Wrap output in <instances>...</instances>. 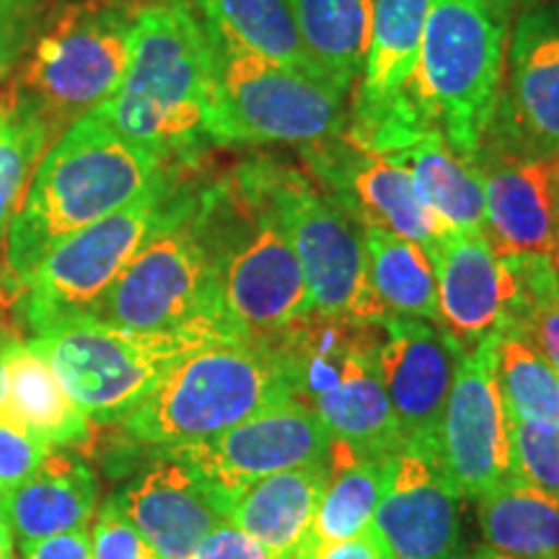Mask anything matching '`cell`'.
Instances as JSON below:
<instances>
[{
    "instance_id": "obj_1",
    "label": "cell",
    "mask_w": 559,
    "mask_h": 559,
    "mask_svg": "<svg viewBox=\"0 0 559 559\" xmlns=\"http://www.w3.org/2000/svg\"><path fill=\"white\" fill-rule=\"evenodd\" d=\"M166 164L96 115L62 132L41 156L0 247V298L19 300L26 280L60 241L169 179Z\"/></svg>"
},
{
    "instance_id": "obj_2",
    "label": "cell",
    "mask_w": 559,
    "mask_h": 559,
    "mask_svg": "<svg viewBox=\"0 0 559 559\" xmlns=\"http://www.w3.org/2000/svg\"><path fill=\"white\" fill-rule=\"evenodd\" d=\"M213 39L190 0H145L132 16V52L120 88L96 115L164 160L210 143Z\"/></svg>"
},
{
    "instance_id": "obj_3",
    "label": "cell",
    "mask_w": 559,
    "mask_h": 559,
    "mask_svg": "<svg viewBox=\"0 0 559 559\" xmlns=\"http://www.w3.org/2000/svg\"><path fill=\"white\" fill-rule=\"evenodd\" d=\"M198 207L218 264L223 306L243 337L267 340L313 311L272 192V166H243L210 187Z\"/></svg>"
},
{
    "instance_id": "obj_4",
    "label": "cell",
    "mask_w": 559,
    "mask_h": 559,
    "mask_svg": "<svg viewBox=\"0 0 559 559\" xmlns=\"http://www.w3.org/2000/svg\"><path fill=\"white\" fill-rule=\"evenodd\" d=\"M132 16L122 0H79L39 24L3 91L41 122L50 143L120 88Z\"/></svg>"
},
{
    "instance_id": "obj_5",
    "label": "cell",
    "mask_w": 559,
    "mask_h": 559,
    "mask_svg": "<svg viewBox=\"0 0 559 559\" xmlns=\"http://www.w3.org/2000/svg\"><path fill=\"white\" fill-rule=\"evenodd\" d=\"M91 319L145 334L198 332L223 342L247 340L223 306L218 264L198 198H174L169 218L132 257Z\"/></svg>"
},
{
    "instance_id": "obj_6",
    "label": "cell",
    "mask_w": 559,
    "mask_h": 559,
    "mask_svg": "<svg viewBox=\"0 0 559 559\" xmlns=\"http://www.w3.org/2000/svg\"><path fill=\"white\" fill-rule=\"evenodd\" d=\"M290 400L283 362L264 342H215L177 362L122 425L145 449H179Z\"/></svg>"
},
{
    "instance_id": "obj_7",
    "label": "cell",
    "mask_w": 559,
    "mask_h": 559,
    "mask_svg": "<svg viewBox=\"0 0 559 559\" xmlns=\"http://www.w3.org/2000/svg\"><path fill=\"white\" fill-rule=\"evenodd\" d=\"M508 16L485 0H432L412 96L453 153L474 160L495 120L506 73Z\"/></svg>"
},
{
    "instance_id": "obj_8",
    "label": "cell",
    "mask_w": 559,
    "mask_h": 559,
    "mask_svg": "<svg viewBox=\"0 0 559 559\" xmlns=\"http://www.w3.org/2000/svg\"><path fill=\"white\" fill-rule=\"evenodd\" d=\"M210 39V143H285L309 148L347 130V91L334 81L267 60L215 34Z\"/></svg>"
},
{
    "instance_id": "obj_9",
    "label": "cell",
    "mask_w": 559,
    "mask_h": 559,
    "mask_svg": "<svg viewBox=\"0 0 559 559\" xmlns=\"http://www.w3.org/2000/svg\"><path fill=\"white\" fill-rule=\"evenodd\" d=\"M215 342L223 340L198 332H130L83 317L52 326L26 345L52 368L91 423L115 425L148 400L177 362Z\"/></svg>"
},
{
    "instance_id": "obj_10",
    "label": "cell",
    "mask_w": 559,
    "mask_h": 559,
    "mask_svg": "<svg viewBox=\"0 0 559 559\" xmlns=\"http://www.w3.org/2000/svg\"><path fill=\"white\" fill-rule=\"evenodd\" d=\"M174 198L171 181L164 179L130 205L60 241L21 288L16 306L26 330L37 337L91 317L132 257L169 218Z\"/></svg>"
},
{
    "instance_id": "obj_11",
    "label": "cell",
    "mask_w": 559,
    "mask_h": 559,
    "mask_svg": "<svg viewBox=\"0 0 559 559\" xmlns=\"http://www.w3.org/2000/svg\"><path fill=\"white\" fill-rule=\"evenodd\" d=\"M272 192L304 270L311 309L332 319H389L370 285L362 226L347 207L304 174L280 166H272Z\"/></svg>"
},
{
    "instance_id": "obj_12",
    "label": "cell",
    "mask_w": 559,
    "mask_h": 559,
    "mask_svg": "<svg viewBox=\"0 0 559 559\" xmlns=\"http://www.w3.org/2000/svg\"><path fill=\"white\" fill-rule=\"evenodd\" d=\"M330 430L317 412L290 400L257 412L218 438L169 451L202 474L228 515L230 502L249 485L272 474L321 464L330 456Z\"/></svg>"
},
{
    "instance_id": "obj_13",
    "label": "cell",
    "mask_w": 559,
    "mask_h": 559,
    "mask_svg": "<svg viewBox=\"0 0 559 559\" xmlns=\"http://www.w3.org/2000/svg\"><path fill=\"white\" fill-rule=\"evenodd\" d=\"M438 456L461 498L479 500L513 477L510 417L495 381L492 337L461 353L438 428Z\"/></svg>"
},
{
    "instance_id": "obj_14",
    "label": "cell",
    "mask_w": 559,
    "mask_h": 559,
    "mask_svg": "<svg viewBox=\"0 0 559 559\" xmlns=\"http://www.w3.org/2000/svg\"><path fill=\"white\" fill-rule=\"evenodd\" d=\"M485 143L559 153V3L531 5L515 21L498 111Z\"/></svg>"
},
{
    "instance_id": "obj_15",
    "label": "cell",
    "mask_w": 559,
    "mask_h": 559,
    "mask_svg": "<svg viewBox=\"0 0 559 559\" xmlns=\"http://www.w3.org/2000/svg\"><path fill=\"white\" fill-rule=\"evenodd\" d=\"M373 523L396 559H461V495L438 456V443H402L383 466Z\"/></svg>"
},
{
    "instance_id": "obj_16",
    "label": "cell",
    "mask_w": 559,
    "mask_h": 559,
    "mask_svg": "<svg viewBox=\"0 0 559 559\" xmlns=\"http://www.w3.org/2000/svg\"><path fill=\"white\" fill-rule=\"evenodd\" d=\"M485 179V239L498 257H542L559 270V153L485 143L474 156Z\"/></svg>"
},
{
    "instance_id": "obj_17",
    "label": "cell",
    "mask_w": 559,
    "mask_h": 559,
    "mask_svg": "<svg viewBox=\"0 0 559 559\" xmlns=\"http://www.w3.org/2000/svg\"><path fill=\"white\" fill-rule=\"evenodd\" d=\"M311 148V169L324 181L321 187L337 198L362 228H381L415 241L428 251L432 264L438 262L440 247L451 234L419 198L404 166L355 148L345 138L342 143L326 140Z\"/></svg>"
},
{
    "instance_id": "obj_18",
    "label": "cell",
    "mask_w": 559,
    "mask_h": 559,
    "mask_svg": "<svg viewBox=\"0 0 559 559\" xmlns=\"http://www.w3.org/2000/svg\"><path fill=\"white\" fill-rule=\"evenodd\" d=\"M156 451L109 502L160 559H192L210 531L228 521L226 506L192 464L169 449Z\"/></svg>"
},
{
    "instance_id": "obj_19",
    "label": "cell",
    "mask_w": 559,
    "mask_h": 559,
    "mask_svg": "<svg viewBox=\"0 0 559 559\" xmlns=\"http://www.w3.org/2000/svg\"><path fill=\"white\" fill-rule=\"evenodd\" d=\"M461 353L456 340L423 319H383L379 370L402 443H438Z\"/></svg>"
},
{
    "instance_id": "obj_20",
    "label": "cell",
    "mask_w": 559,
    "mask_h": 559,
    "mask_svg": "<svg viewBox=\"0 0 559 559\" xmlns=\"http://www.w3.org/2000/svg\"><path fill=\"white\" fill-rule=\"evenodd\" d=\"M438 326L472 349L510 324L515 280L481 234L445 236L436 262Z\"/></svg>"
},
{
    "instance_id": "obj_21",
    "label": "cell",
    "mask_w": 559,
    "mask_h": 559,
    "mask_svg": "<svg viewBox=\"0 0 559 559\" xmlns=\"http://www.w3.org/2000/svg\"><path fill=\"white\" fill-rule=\"evenodd\" d=\"M96 498L99 481L86 461L68 449H50L29 479L0 495V510L11 523L13 542L26 547L88 526Z\"/></svg>"
},
{
    "instance_id": "obj_22",
    "label": "cell",
    "mask_w": 559,
    "mask_h": 559,
    "mask_svg": "<svg viewBox=\"0 0 559 559\" xmlns=\"http://www.w3.org/2000/svg\"><path fill=\"white\" fill-rule=\"evenodd\" d=\"M430 3L432 0H373L370 50L349 128L381 120L400 104L415 75Z\"/></svg>"
},
{
    "instance_id": "obj_23",
    "label": "cell",
    "mask_w": 559,
    "mask_h": 559,
    "mask_svg": "<svg viewBox=\"0 0 559 559\" xmlns=\"http://www.w3.org/2000/svg\"><path fill=\"white\" fill-rule=\"evenodd\" d=\"M330 481V461L280 472L249 485L230 502L228 521L277 555L296 559L311 539L319 502Z\"/></svg>"
},
{
    "instance_id": "obj_24",
    "label": "cell",
    "mask_w": 559,
    "mask_h": 559,
    "mask_svg": "<svg viewBox=\"0 0 559 559\" xmlns=\"http://www.w3.org/2000/svg\"><path fill=\"white\" fill-rule=\"evenodd\" d=\"M386 158L404 166L425 200L449 234L485 236V179L477 164L451 151L440 132L430 130Z\"/></svg>"
},
{
    "instance_id": "obj_25",
    "label": "cell",
    "mask_w": 559,
    "mask_h": 559,
    "mask_svg": "<svg viewBox=\"0 0 559 559\" xmlns=\"http://www.w3.org/2000/svg\"><path fill=\"white\" fill-rule=\"evenodd\" d=\"M379 349L360 355L337 389L311 404L332 438L353 445L362 456L386 461L402 449L394 409L383 389Z\"/></svg>"
},
{
    "instance_id": "obj_26",
    "label": "cell",
    "mask_w": 559,
    "mask_h": 559,
    "mask_svg": "<svg viewBox=\"0 0 559 559\" xmlns=\"http://www.w3.org/2000/svg\"><path fill=\"white\" fill-rule=\"evenodd\" d=\"M0 417L26 428L50 449H83L91 438V419L70 400L52 368L21 340L11 349L9 394Z\"/></svg>"
},
{
    "instance_id": "obj_27",
    "label": "cell",
    "mask_w": 559,
    "mask_h": 559,
    "mask_svg": "<svg viewBox=\"0 0 559 559\" xmlns=\"http://www.w3.org/2000/svg\"><path fill=\"white\" fill-rule=\"evenodd\" d=\"M300 41L324 79L349 91L360 79L373 32V0H285Z\"/></svg>"
},
{
    "instance_id": "obj_28",
    "label": "cell",
    "mask_w": 559,
    "mask_h": 559,
    "mask_svg": "<svg viewBox=\"0 0 559 559\" xmlns=\"http://www.w3.org/2000/svg\"><path fill=\"white\" fill-rule=\"evenodd\" d=\"M487 547L519 559H559V498L510 477L479 498Z\"/></svg>"
},
{
    "instance_id": "obj_29",
    "label": "cell",
    "mask_w": 559,
    "mask_h": 559,
    "mask_svg": "<svg viewBox=\"0 0 559 559\" xmlns=\"http://www.w3.org/2000/svg\"><path fill=\"white\" fill-rule=\"evenodd\" d=\"M368 275L389 317L438 324L436 264L419 243L381 228H362Z\"/></svg>"
},
{
    "instance_id": "obj_30",
    "label": "cell",
    "mask_w": 559,
    "mask_h": 559,
    "mask_svg": "<svg viewBox=\"0 0 559 559\" xmlns=\"http://www.w3.org/2000/svg\"><path fill=\"white\" fill-rule=\"evenodd\" d=\"M326 461H330V481L313 521V542H340L360 534L368 523H373L383 492L386 461L362 456L337 438H332Z\"/></svg>"
},
{
    "instance_id": "obj_31",
    "label": "cell",
    "mask_w": 559,
    "mask_h": 559,
    "mask_svg": "<svg viewBox=\"0 0 559 559\" xmlns=\"http://www.w3.org/2000/svg\"><path fill=\"white\" fill-rule=\"evenodd\" d=\"M210 34L230 39L262 58L319 73L285 0H200ZM321 75V73H319Z\"/></svg>"
},
{
    "instance_id": "obj_32",
    "label": "cell",
    "mask_w": 559,
    "mask_h": 559,
    "mask_svg": "<svg viewBox=\"0 0 559 559\" xmlns=\"http://www.w3.org/2000/svg\"><path fill=\"white\" fill-rule=\"evenodd\" d=\"M492 355L508 417L559 425V373L528 334L506 326L492 337Z\"/></svg>"
},
{
    "instance_id": "obj_33",
    "label": "cell",
    "mask_w": 559,
    "mask_h": 559,
    "mask_svg": "<svg viewBox=\"0 0 559 559\" xmlns=\"http://www.w3.org/2000/svg\"><path fill=\"white\" fill-rule=\"evenodd\" d=\"M50 145L41 122L0 91V247Z\"/></svg>"
},
{
    "instance_id": "obj_34",
    "label": "cell",
    "mask_w": 559,
    "mask_h": 559,
    "mask_svg": "<svg viewBox=\"0 0 559 559\" xmlns=\"http://www.w3.org/2000/svg\"><path fill=\"white\" fill-rule=\"evenodd\" d=\"M515 280L510 324L526 332L559 373V275L542 257H502Z\"/></svg>"
},
{
    "instance_id": "obj_35",
    "label": "cell",
    "mask_w": 559,
    "mask_h": 559,
    "mask_svg": "<svg viewBox=\"0 0 559 559\" xmlns=\"http://www.w3.org/2000/svg\"><path fill=\"white\" fill-rule=\"evenodd\" d=\"M513 477L559 498V425L510 417Z\"/></svg>"
},
{
    "instance_id": "obj_36",
    "label": "cell",
    "mask_w": 559,
    "mask_h": 559,
    "mask_svg": "<svg viewBox=\"0 0 559 559\" xmlns=\"http://www.w3.org/2000/svg\"><path fill=\"white\" fill-rule=\"evenodd\" d=\"M50 453V445L21 425L0 417V495L29 479Z\"/></svg>"
},
{
    "instance_id": "obj_37",
    "label": "cell",
    "mask_w": 559,
    "mask_h": 559,
    "mask_svg": "<svg viewBox=\"0 0 559 559\" xmlns=\"http://www.w3.org/2000/svg\"><path fill=\"white\" fill-rule=\"evenodd\" d=\"M94 559H160L135 526L107 500L91 528Z\"/></svg>"
},
{
    "instance_id": "obj_38",
    "label": "cell",
    "mask_w": 559,
    "mask_h": 559,
    "mask_svg": "<svg viewBox=\"0 0 559 559\" xmlns=\"http://www.w3.org/2000/svg\"><path fill=\"white\" fill-rule=\"evenodd\" d=\"M45 3L47 0H0V50L16 62L45 21Z\"/></svg>"
},
{
    "instance_id": "obj_39",
    "label": "cell",
    "mask_w": 559,
    "mask_h": 559,
    "mask_svg": "<svg viewBox=\"0 0 559 559\" xmlns=\"http://www.w3.org/2000/svg\"><path fill=\"white\" fill-rule=\"evenodd\" d=\"M296 559H396L376 523H368L360 534L340 542H313L300 547Z\"/></svg>"
},
{
    "instance_id": "obj_40",
    "label": "cell",
    "mask_w": 559,
    "mask_h": 559,
    "mask_svg": "<svg viewBox=\"0 0 559 559\" xmlns=\"http://www.w3.org/2000/svg\"><path fill=\"white\" fill-rule=\"evenodd\" d=\"M192 559H288L270 547H264L262 542H257L254 536H249L247 531L226 521L218 528H213L205 539L200 542V547L194 549Z\"/></svg>"
},
{
    "instance_id": "obj_41",
    "label": "cell",
    "mask_w": 559,
    "mask_h": 559,
    "mask_svg": "<svg viewBox=\"0 0 559 559\" xmlns=\"http://www.w3.org/2000/svg\"><path fill=\"white\" fill-rule=\"evenodd\" d=\"M21 555H24V559H94L91 531L88 526H83L50 536V539L26 544V547H21Z\"/></svg>"
},
{
    "instance_id": "obj_42",
    "label": "cell",
    "mask_w": 559,
    "mask_h": 559,
    "mask_svg": "<svg viewBox=\"0 0 559 559\" xmlns=\"http://www.w3.org/2000/svg\"><path fill=\"white\" fill-rule=\"evenodd\" d=\"M13 345H16V337L5 332L0 334V409H3L5 394H9V358Z\"/></svg>"
},
{
    "instance_id": "obj_43",
    "label": "cell",
    "mask_w": 559,
    "mask_h": 559,
    "mask_svg": "<svg viewBox=\"0 0 559 559\" xmlns=\"http://www.w3.org/2000/svg\"><path fill=\"white\" fill-rule=\"evenodd\" d=\"M0 559H16V551H13V531L3 510H0Z\"/></svg>"
},
{
    "instance_id": "obj_44",
    "label": "cell",
    "mask_w": 559,
    "mask_h": 559,
    "mask_svg": "<svg viewBox=\"0 0 559 559\" xmlns=\"http://www.w3.org/2000/svg\"><path fill=\"white\" fill-rule=\"evenodd\" d=\"M461 559H519V557H510V555H506V551H498V549H492V547H477V549H472L469 555H464Z\"/></svg>"
},
{
    "instance_id": "obj_45",
    "label": "cell",
    "mask_w": 559,
    "mask_h": 559,
    "mask_svg": "<svg viewBox=\"0 0 559 559\" xmlns=\"http://www.w3.org/2000/svg\"><path fill=\"white\" fill-rule=\"evenodd\" d=\"M13 68H16V60H13L9 52L0 50V91H3L5 83H9Z\"/></svg>"
},
{
    "instance_id": "obj_46",
    "label": "cell",
    "mask_w": 559,
    "mask_h": 559,
    "mask_svg": "<svg viewBox=\"0 0 559 559\" xmlns=\"http://www.w3.org/2000/svg\"><path fill=\"white\" fill-rule=\"evenodd\" d=\"M485 3L492 5L495 11H500L502 16H510V13H513L515 9H521L523 0H485Z\"/></svg>"
},
{
    "instance_id": "obj_47",
    "label": "cell",
    "mask_w": 559,
    "mask_h": 559,
    "mask_svg": "<svg viewBox=\"0 0 559 559\" xmlns=\"http://www.w3.org/2000/svg\"><path fill=\"white\" fill-rule=\"evenodd\" d=\"M0 334H3V330H0Z\"/></svg>"
},
{
    "instance_id": "obj_48",
    "label": "cell",
    "mask_w": 559,
    "mask_h": 559,
    "mask_svg": "<svg viewBox=\"0 0 559 559\" xmlns=\"http://www.w3.org/2000/svg\"><path fill=\"white\" fill-rule=\"evenodd\" d=\"M557 275H559V270H557Z\"/></svg>"
}]
</instances>
